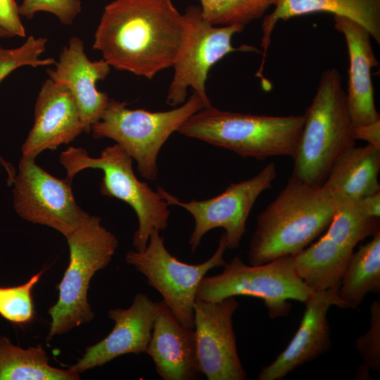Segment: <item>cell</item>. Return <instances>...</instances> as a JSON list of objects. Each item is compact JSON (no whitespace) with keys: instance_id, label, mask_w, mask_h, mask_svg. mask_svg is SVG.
I'll return each mask as SVG.
<instances>
[{"instance_id":"obj_1","label":"cell","mask_w":380,"mask_h":380,"mask_svg":"<svg viewBox=\"0 0 380 380\" xmlns=\"http://www.w3.org/2000/svg\"><path fill=\"white\" fill-rule=\"evenodd\" d=\"M187 24L171 0H114L107 4L93 49L110 67L151 80L172 67Z\"/></svg>"},{"instance_id":"obj_2","label":"cell","mask_w":380,"mask_h":380,"mask_svg":"<svg viewBox=\"0 0 380 380\" xmlns=\"http://www.w3.org/2000/svg\"><path fill=\"white\" fill-rule=\"evenodd\" d=\"M336 208L322 185L291 176L257 218L248 251L249 264L262 265L298 254L328 227Z\"/></svg>"},{"instance_id":"obj_3","label":"cell","mask_w":380,"mask_h":380,"mask_svg":"<svg viewBox=\"0 0 380 380\" xmlns=\"http://www.w3.org/2000/svg\"><path fill=\"white\" fill-rule=\"evenodd\" d=\"M304 116H270L220 110L212 105L189 117L177 132L243 158H294Z\"/></svg>"},{"instance_id":"obj_4","label":"cell","mask_w":380,"mask_h":380,"mask_svg":"<svg viewBox=\"0 0 380 380\" xmlns=\"http://www.w3.org/2000/svg\"><path fill=\"white\" fill-rule=\"evenodd\" d=\"M303 116L291 176L309 184L322 185L336 161L356 143L346 92L338 70L323 71Z\"/></svg>"},{"instance_id":"obj_5","label":"cell","mask_w":380,"mask_h":380,"mask_svg":"<svg viewBox=\"0 0 380 380\" xmlns=\"http://www.w3.org/2000/svg\"><path fill=\"white\" fill-rule=\"evenodd\" d=\"M65 238L69 263L58 286V300L48 310L51 322L47 341L94 319L87 296L90 281L108 265L118 246L117 237L102 225L101 219L91 215Z\"/></svg>"},{"instance_id":"obj_6","label":"cell","mask_w":380,"mask_h":380,"mask_svg":"<svg viewBox=\"0 0 380 380\" xmlns=\"http://www.w3.org/2000/svg\"><path fill=\"white\" fill-rule=\"evenodd\" d=\"M132 158L118 144L107 146L98 158L87 150L70 146L63 151L59 162L66 170V178L72 180L80 171L99 169L103 176L99 189L102 195L127 203L135 212L138 228L132 245L135 251H144L153 230L164 231L168 227L170 210L158 191L139 181L132 168Z\"/></svg>"},{"instance_id":"obj_7","label":"cell","mask_w":380,"mask_h":380,"mask_svg":"<svg viewBox=\"0 0 380 380\" xmlns=\"http://www.w3.org/2000/svg\"><path fill=\"white\" fill-rule=\"evenodd\" d=\"M210 105L195 91L183 104L159 112L129 109L125 102L110 99L91 132L94 139L115 141L137 162L141 176L155 180L158 156L165 141L189 117Z\"/></svg>"},{"instance_id":"obj_8","label":"cell","mask_w":380,"mask_h":380,"mask_svg":"<svg viewBox=\"0 0 380 380\" xmlns=\"http://www.w3.org/2000/svg\"><path fill=\"white\" fill-rule=\"evenodd\" d=\"M223 267L220 274L202 279L196 300L251 296L262 300L269 317L274 319L289 314V300L305 303L313 293L299 276L292 255L259 265H248L236 256Z\"/></svg>"},{"instance_id":"obj_9","label":"cell","mask_w":380,"mask_h":380,"mask_svg":"<svg viewBox=\"0 0 380 380\" xmlns=\"http://www.w3.org/2000/svg\"><path fill=\"white\" fill-rule=\"evenodd\" d=\"M227 248L224 233L213 255L199 264H188L165 248L160 232L153 230L142 251H129L125 261L142 274L147 283L162 296L163 302L182 325L194 329V304L202 279L213 268L223 266Z\"/></svg>"},{"instance_id":"obj_10","label":"cell","mask_w":380,"mask_h":380,"mask_svg":"<svg viewBox=\"0 0 380 380\" xmlns=\"http://www.w3.org/2000/svg\"><path fill=\"white\" fill-rule=\"evenodd\" d=\"M187 34L183 46L172 67L174 75L169 86L167 103L177 107L186 100L191 87L206 102L205 83L210 68L227 54L237 51L260 52L255 47L243 45L234 47L232 39L243 30V25L216 26L202 17L200 7L189 6L184 13Z\"/></svg>"},{"instance_id":"obj_11","label":"cell","mask_w":380,"mask_h":380,"mask_svg":"<svg viewBox=\"0 0 380 380\" xmlns=\"http://www.w3.org/2000/svg\"><path fill=\"white\" fill-rule=\"evenodd\" d=\"M379 230V219L365 215L355 203L337 205L326 234L293 256L296 270L313 291L339 285L356 245Z\"/></svg>"},{"instance_id":"obj_12","label":"cell","mask_w":380,"mask_h":380,"mask_svg":"<svg viewBox=\"0 0 380 380\" xmlns=\"http://www.w3.org/2000/svg\"><path fill=\"white\" fill-rule=\"evenodd\" d=\"M276 176V165L270 163L254 177L230 184L220 194L204 201L183 202L162 187H158L157 191L169 205H179L192 215L194 227L189 240L192 253L206 233L218 227L225 230L227 248L234 249L246 232V222L257 198L272 186Z\"/></svg>"},{"instance_id":"obj_13","label":"cell","mask_w":380,"mask_h":380,"mask_svg":"<svg viewBox=\"0 0 380 380\" xmlns=\"http://www.w3.org/2000/svg\"><path fill=\"white\" fill-rule=\"evenodd\" d=\"M72 181L56 178L34 158L22 156L12 184L14 210L22 219L53 228L66 237L89 216L77 203Z\"/></svg>"},{"instance_id":"obj_14","label":"cell","mask_w":380,"mask_h":380,"mask_svg":"<svg viewBox=\"0 0 380 380\" xmlns=\"http://www.w3.org/2000/svg\"><path fill=\"white\" fill-rule=\"evenodd\" d=\"M239 303L231 296L217 301L196 300L194 329L201 374L208 380H244L239 357L233 315Z\"/></svg>"},{"instance_id":"obj_15","label":"cell","mask_w":380,"mask_h":380,"mask_svg":"<svg viewBox=\"0 0 380 380\" xmlns=\"http://www.w3.org/2000/svg\"><path fill=\"white\" fill-rule=\"evenodd\" d=\"M159 308L160 302L137 293L129 308L109 310L108 316L114 322L112 331L87 347L83 356L69 369L80 374L126 354L146 353Z\"/></svg>"},{"instance_id":"obj_16","label":"cell","mask_w":380,"mask_h":380,"mask_svg":"<svg viewBox=\"0 0 380 380\" xmlns=\"http://www.w3.org/2000/svg\"><path fill=\"white\" fill-rule=\"evenodd\" d=\"M84 132L80 110L70 91L47 79L36 99L34 122L22 146V156L35 159L46 150L53 151L72 142Z\"/></svg>"},{"instance_id":"obj_17","label":"cell","mask_w":380,"mask_h":380,"mask_svg":"<svg viewBox=\"0 0 380 380\" xmlns=\"http://www.w3.org/2000/svg\"><path fill=\"white\" fill-rule=\"evenodd\" d=\"M338 286L312 293L304 303L305 312L295 335L277 358L262 368L258 380L281 379L331 348L327 312L333 305L341 308Z\"/></svg>"},{"instance_id":"obj_18","label":"cell","mask_w":380,"mask_h":380,"mask_svg":"<svg viewBox=\"0 0 380 380\" xmlns=\"http://www.w3.org/2000/svg\"><path fill=\"white\" fill-rule=\"evenodd\" d=\"M56 68L47 74L54 82L68 87L78 106L84 132L90 133L107 108L110 99L99 91L96 83L109 74L110 65L103 58L90 61L84 53L83 42L77 37L70 38L63 48Z\"/></svg>"},{"instance_id":"obj_19","label":"cell","mask_w":380,"mask_h":380,"mask_svg":"<svg viewBox=\"0 0 380 380\" xmlns=\"http://www.w3.org/2000/svg\"><path fill=\"white\" fill-rule=\"evenodd\" d=\"M334 27L345 37L349 69L346 98L353 127L380 120L374 103L372 69L379 65L369 32L356 21L334 15Z\"/></svg>"},{"instance_id":"obj_20","label":"cell","mask_w":380,"mask_h":380,"mask_svg":"<svg viewBox=\"0 0 380 380\" xmlns=\"http://www.w3.org/2000/svg\"><path fill=\"white\" fill-rule=\"evenodd\" d=\"M146 353L163 380H195L201 374L194 331L178 322L163 301Z\"/></svg>"},{"instance_id":"obj_21","label":"cell","mask_w":380,"mask_h":380,"mask_svg":"<svg viewBox=\"0 0 380 380\" xmlns=\"http://www.w3.org/2000/svg\"><path fill=\"white\" fill-rule=\"evenodd\" d=\"M272 11L262 22V58L256 76L263 78L262 71L272 33L279 20L323 12L350 18L362 25L376 43L380 44V0H274Z\"/></svg>"},{"instance_id":"obj_22","label":"cell","mask_w":380,"mask_h":380,"mask_svg":"<svg viewBox=\"0 0 380 380\" xmlns=\"http://www.w3.org/2000/svg\"><path fill=\"white\" fill-rule=\"evenodd\" d=\"M379 170V148L354 146L336 161L322 185L336 205L355 203L380 191Z\"/></svg>"},{"instance_id":"obj_23","label":"cell","mask_w":380,"mask_h":380,"mask_svg":"<svg viewBox=\"0 0 380 380\" xmlns=\"http://www.w3.org/2000/svg\"><path fill=\"white\" fill-rule=\"evenodd\" d=\"M372 236L346 265L338 289L341 308L355 309L367 294L380 292V231Z\"/></svg>"},{"instance_id":"obj_24","label":"cell","mask_w":380,"mask_h":380,"mask_svg":"<svg viewBox=\"0 0 380 380\" xmlns=\"http://www.w3.org/2000/svg\"><path fill=\"white\" fill-rule=\"evenodd\" d=\"M80 374L49 364V358L39 344L27 348L0 336V380H78Z\"/></svg>"},{"instance_id":"obj_25","label":"cell","mask_w":380,"mask_h":380,"mask_svg":"<svg viewBox=\"0 0 380 380\" xmlns=\"http://www.w3.org/2000/svg\"><path fill=\"white\" fill-rule=\"evenodd\" d=\"M203 18L216 26L243 25L263 18L274 0H199Z\"/></svg>"},{"instance_id":"obj_26","label":"cell","mask_w":380,"mask_h":380,"mask_svg":"<svg viewBox=\"0 0 380 380\" xmlns=\"http://www.w3.org/2000/svg\"><path fill=\"white\" fill-rule=\"evenodd\" d=\"M46 42V38L30 35L19 47L5 49L0 46V83L11 72L20 67L30 65L35 68L55 65L56 62L52 58H40L45 51ZM0 164L7 172L8 185L11 186L16 173L15 168L1 156Z\"/></svg>"},{"instance_id":"obj_27","label":"cell","mask_w":380,"mask_h":380,"mask_svg":"<svg viewBox=\"0 0 380 380\" xmlns=\"http://www.w3.org/2000/svg\"><path fill=\"white\" fill-rule=\"evenodd\" d=\"M43 272L39 271L23 284L0 287V315L3 318L17 324H25L34 319L32 293Z\"/></svg>"},{"instance_id":"obj_28","label":"cell","mask_w":380,"mask_h":380,"mask_svg":"<svg viewBox=\"0 0 380 380\" xmlns=\"http://www.w3.org/2000/svg\"><path fill=\"white\" fill-rule=\"evenodd\" d=\"M355 348L363 362L365 371L380 368V303L374 301L370 305V327L355 341Z\"/></svg>"},{"instance_id":"obj_29","label":"cell","mask_w":380,"mask_h":380,"mask_svg":"<svg viewBox=\"0 0 380 380\" xmlns=\"http://www.w3.org/2000/svg\"><path fill=\"white\" fill-rule=\"evenodd\" d=\"M20 15L30 20L35 13L45 11L55 15L65 25L72 23L82 10L80 0H23L18 6Z\"/></svg>"},{"instance_id":"obj_30","label":"cell","mask_w":380,"mask_h":380,"mask_svg":"<svg viewBox=\"0 0 380 380\" xmlns=\"http://www.w3.org/2000/svg\"><path fill=\"white\" fill-rule=\"evenodd\" d=\"M15 0H0V27L11 37H25V27L20 20Z\"/></svg>"},{"instance_id":"obj_31","label":"cell","mask_w":380,"mask_h":380,"mask_svg":"<svg viewBox=\"0 0 380 380\" xmlns=\"http://www.w3.org/2000/svg\"><path fill=\"white\" fill-rule=\"evenodd\" d=\"M353 135L355 140L365 141L367 144L380 149V120L353 127Z\"/></svg>"},{"instance_id":"obj_32","label":"cell","mask_w":380,"mask_h":380,"mask_svg":"<svg viewBox=\"0 0 380 380\" xmlns=\"http://www.w3.org/2000/svg\"><path fill=\"white\" fill-rule=\"evenodd\" d=\"M355 204L365 215L379 219L380 191L362 198Z\"/></svg>"},{"instance_id":"obj_33","label":"cell","mask_w":380,"mask_h":380,"mask_svg":"<svg viewBox=\"0 0 380 380\" xmlns=\"http://www.w3.org/2000/svg\"><path fill=\"white\" fill-rule=\"evenodd\" d=\"M12 37L11 35L0 27V39Z\"/></svg>"}]
</instances>
